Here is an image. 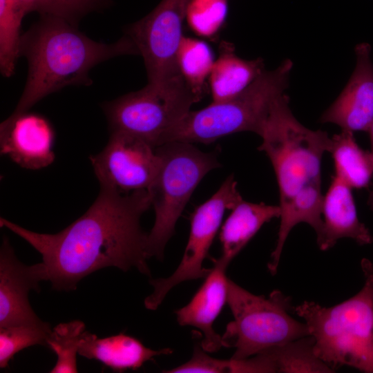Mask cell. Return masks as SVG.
<instances>
[{
	"mask_svg": "<svg viewBox=\"0 0 373 373\" xmlns=\"http://www.w3.org/2000/svg\"><path fill=\"white\" fill-rule=\"evenodd\" d=\"M293 62L285 59L265 70L238 95L198 111H190L165 136L171 142L210 144L233 133L251 131L260 135L275 101L285 93Z\"/></svg>",
	"mask_w": 373,
	"mask_h": 373,
	"instance_id": "cell-5",
	"label": "cell"
},
{
	"mask_svg": "<svg viewBox=\"0 0 373 373\" xmlns=\"http://www.w3.org/2000/svg\"><path fill=\"white\" fill-rule=\"evenodd\" d=\"M329 152L332 154L335 176L351 189L368 186L373 176V153L361 149L354 132L342 130L331 137Z\"/></svg>",
	"mask_w": 373,
	"mask_h": 373,
	"instance_id": "cell-20",
	"label": "cell"
},
{
	"mask_svg": "<svg viewBox=\"0 0 373 373\" xmlns=\"http://www.w3.org/2000/svg\"><path fill=\"white\" fill-rule=\"evenodd\" d=\"M160 165L147 190L155 211L154 224L146 238V256L162 260L175 224L194 190L211 170L220 166L215 153H205L191 143L171 142L156 148Z\"/></svg>",
	"mask_w": 373,
	"mask_h": 373,
	"instance_id": "cell-6",
	"label": "cell"
},
{
	"mask_svg": "<svg viewBox=\"0 0 373 373\" xmlns=\"http://www.w3.org/2000/svg\"><path fill=\"white\" fill-rule=\"evenodd\" d=\"M190 1L162 0L125 31L144 60L149 86L163 90L189 88L179 72L177 55Z\"/></svg>",
	"mask_w": 373,
	"mask_h": 373,
	"instance_id": "cell-9",
	"label": "cell"
},
{
	"mask_svg": "<svg viewBox=\"0 0 373 373\" xmlns=\"http://www.w3.org/2000/svg\"><path fill=\"white\" fill-rule=\"evenodd\" d=\"M85 324L82 321L61 323L52 328L47 338V346L57 355V362L51 373H76L78 354Z\"/></svg>",
	"mask_w": 373,
	"mask_h": 373,
	"instance_id": "cell-24",
	"label": "cell"
},
{
	"mask_svg": "<svg viewBox=\"0 0 373 373\" xmlns=\"http://www.w3.org/2000/svg\"><path fill=\"white\" fill-rule=\"evenodd\" d=\"M39 265H26L4 237L0 249V327L43 324L28 301L30 289L39 291Z\"/></svg>",
	"mask_w": 373,
	"mask_h": 373,
	"instance_id": "cell-13",
	"label": "cell"
},
{
	"mask_svg": "<svg viewBox=\"0 0 373 373\" xmlns=\"http://www.w3.org/2000/svg\"><path fill=\"white\" fill-rule=\"evenodd\" d=\"M285 93L274 103L260 135L258 150L269 159L277 180L280 222L272 254L281 256L285 242L298 224L305 222L316 237L323 229L321 161L331 137L303 126L293 115Z\"/></svg>",
	"mask_w": 373,
	"mask_h": 373,
	"instance_id": "cell-2",
	"label": "cell"
},
{
	"mask_svg": "<svg viewBox=\"0 0 373 373\" xmlns=\"http://www.w3.org/2000/svg\"><path fill=\"white\" fill-rule=\"evenodd\" d=\"M228 304L233 316L222 336V346L243 359L267 349L309 336L305 323L294 318L291 298L278 290L267 298L255 295L228 278Z\"/></svg>",
	"mask_w": 373,
	"mask_h": 373,
	"instance_id": "cell-7",
	"label": "cell"
},
{
	"mask_svg": "<svg viewBox=\"0 0 373 373\" xmlns=\"http://www.w3.org/2000/svg\"><path fill=\"white\" fill-rule=\"evenodd\" d=\"M27 13L21 0H0V66L6 77L13 74L19 57L20 26Z\"/></svg>",
	"mask_w": 373,
	"mask_h": 373,
	"instance_id": "cell-23",
	"label": "cell"
},
{
	"mask_svg": "<svg viewBox=\"0 0 373 373\" xmlns=\"http://www.w3.org/2000/svg\"><path fill=\"white\" fill-rule=\"evenodd\" d=\"M365 278L356 295L332 307L312 301L294 307L314 338L315 354L334 370L345 365L373 373V284Z\"/></svg>",
	"mask_w": 373,
	"mask_h": 373,
	"instance_id": "cell-4",
	"label": "cell"
},
{
	"mask_svg": "<svg viewBox=\"0 0 373 373\" xmlns=\"http://www.w3.org/2000/svg\"><path fill=\"white\" fill-rule=\"evenodd\" d=\"M50 325L44 322L37 325L0 327V367L5 368L14 356L23 349L35 345L47 346Z\"/></svg>",
	"mask_w": 373,
	"mask_h": 373,
	"instance_id": "cell-25",
	"label": "cell"
},
{
	"mask_svg": "<svg viewBox=\"0 0 373 373\" xmlns=\"http://www.w3.org/2000/svg\"><path fill=\"white\" fill-rule=\"evenodd\" d=\"M356 66L344 89L322 114L321 123L338 125L342 130L368 131L373 122V62L371 46L355 47Z\"/></svg>",
	"mask_w": 373,
	"mask_h": 373,
	"instance_id": "cell-12",
	"label": "cell"
},
{
	"mask_svg": "<svg viewBox=\"0 0 373 373\" xmlns=\"http://www.w3.org/2000/svg\"><path fill=\"white\" fill-rule=\"evenodd\" d=\"M171 353L170 348L154 350L146 347L137 338L123 333L99 338L88 331L82 335L78 351L79 355L99 361L118 372L136 370L156 356Z\"/></svg>",
	"mask_w": 373,
	"mask_h": 373,
	"instance_id": "cell-17",
	"label": "cell"
},
{
	"mask_svg": "<svg viewBox=\"0 0 373 373\" xmlns=\"http://www.w3.org/2000/svg\"><path fill=\"white\" fill-rule=\"evenodd\" d=\"M124 55H139L127 35L105 44L80 32L60 18L41 15L21 36L19 57L26 58L28 73L18 104L8 119L28 113L46 96L68 86H90V70L97 64Z\"/></svg>",
	"mask_w": 373,
	"mask_h": 373,
	"instance_id": "cell-3",
	"label": "cell"
},
{
	"mask_svg": "<svg viewBox=\"0 0 373 373\" xmlns=\"http://www.w3.org/2000/svg\"><path fill=\"white\" fill-rule=\"evenodd\" d=\"M242 200L233 175H229L218 191L195 208L191 216L189 237L177 269L167 278L150 281L153 292L144 300L145 307L155 310L169 291L178 284L205 278L211 269L203 267L213 239L220 227L224 214Z\"/></svg>",
	"mask_w": 373,
	"mask_h": 373,
	"instance_id": "cell-10",
	"label": "cell"
},
{
	"mask_svg": "<svg viewBox=\"0 0 373 373\" xmlns=\"http://www.w3.org/2000/svg\"><path fill=\"white\" fill-rule=\"evenodd\" d=\"M151 206L147 190L124 194L100 185L95 202L78 219L53 234L26 229L3 218L0 226L22 238L42 257L39 263L43 280L52 288L71 291L85 276L100 269L132 268L150 276L146 263L147 234L140 218Z\"/></svg>",
	"mask_w": 373,
	"mask_h": 373,
	"instance_id": "cell-1",
	"label": "cell"
},
{
	"mask_svg": "<svg viewBox=\"0 0 373 373\" xmlns=\"http://www.w3.org/2000/svg\"><path fill=\"white\" fill-rule=\"evenodd\" d=\"M370 140L371 152L373 153V122L372 123L368 131Z\"/></svg>",
	"mask_w": 373,
	"mask_h": 373,
	"instance_id": "cell-30",
	"label": "cell"
},
{
	"mask_svg": "<svg viewBox=\"0 0 373 373\" xmlns=\"http://www.w3.org/2000/svg\"><path fill=\"white\" fill-rule=\"evenodd\" d=\"M28 13L37 12L62 19L78 26L79 21L88 14L106 8L109 0H22Z\"/></svg>",
	"mask_w": 373,
	"mask_h": 373,
	"instance_id": "cell-26",
	"label": "cell"
},
{
	"mask_svg": "<svg viewBox=\"0 0 373 373\" xmlns=\"http://www.w3.org/2000/svg\"><path fill=\"white\" fill-rule=\"evenodd\" d=\"M227 0H191L186 19L191 29L204 37L215 35L224 23Z\"/></svg>",
	"mask_w": 373,
	"mask_h": 373,
	"instance_id": "cell-27",
	"label": "cell"
},
{
	"mask_svg": "<svg viewBox=\"0 0 373 373\" xmlns=\"http://www.w3.org/2000/svg\"><path fill=\"white\" fill-rule=\"evenodd\" d=\"M265 70L262 59H242L234 53L230 44H223L209 77L212 102L238 95Z\"/></svg>",
	"mask_w": 373,
	"mask_h": 373,
	"instance_id": "cell-19",
	"label": "cell"
},
{
	"mask_svg": "<svg viewBox=\"0 0 373 373\" xmlns=\"http://www.w3.org/2000/svg\"><path fill=\"white\" fill-rule=\"evenodd\" d=\"M54 130L44 117L26 113L0 126L1 155H7L23 168L37 170L55 160Z\"/></svg>",
	"mask_w": 373,
	"mask_h": 373,
	"instance_id": "cell-14",
	"label": "cell"
},
{
	"mask_svg": "<svg viewBox=\"0 0 373 373\" xmlns=\"http://www.w3.org/2000/svg\"><path fill=\"white\" fill-rule=\"evenodd\" d=\"M361 268L364 276L368 277L373 284V263L368 259L363 258L361 261Z\"/></svg>",
	"mask_w": 373,
	"mask_h": 373,
	"instance_id": "cell-28",
	"label": "cell"
},
{
	"mask_svg": "<svg viewBox=\"0 0 373 373\" xmlns=\"http://www.w3.org/2000/svg\"><path fill=\"white\" fill-rule=\"evenodd\" d=\"M90 160L100 185L123 193L148 190L160 165L156 147L138 137L119 132L111 133L106 146Z\"/></svg>",
	"mask_w": 373,
	"mask_h": 373,
	"instance_id": "cell-11",
	"label": "cell"
},
{
	"mask_svg": "<svg viewBox=\"0 0 373 373\" xmlns=\"http://www.w3.org/2000/svg\"><path fill=\"white\" fill-rule=\"evenodd\" d=\"M367 204L369 208L371 210H373V188H372V189L370 191V192L369 193Z\"/></svg>",
	"mask_w": 373,
	"mask_h": 373,
	"instance_id": "cell-29",
	"label": "cell"
},
{
	"mask_svg": "<svg viewBox=\"0 0 373 373\" xmlns=\"http://www.w3.org/2000/svg\"><path fill=\"white\" fill-rule=\"evenodd\" d=\"M351 190L348 185L334 175L323 197V229L317 237L320 249L327 250L344 238H351L361 245L372 242L373 237L370 230L358 218Z\"/></svg>",
	"mask_w": 373,
	"mask_h": 373,
	"instance_id": "cell-16",
	"label": "cell"
},
{
	"mask_svg": "<svg viewBox=\"0 0 373 373\" xmlns=\"http://www.w3.org/2000/svg\"><path fill=\"white\" fill-rule=\"evenodd\" d=\"M229 263L219 258L205 280L190 302L175 312L181 326H191L202 334L200 343L207 352H215L222 346V336L213 329V323L227 303V282L226 270Z\"/></svg>",
	"mask_w": 373,
	"mask_h": 373,
	"instance_id": "cell-15",
	"label": "cell"
},
{
	"mask_svg": "<svg viewBox=\"0 0 373 373\" xmlns=\"http://www.w3.org/2000/svg\"><path fill=\"white\" fill-rule=\"evenodd\" d=\"M280 215L279 206L249 202L242 199L231 209L221 228L220 258L230 263L264 224Z\"/></svg>",
	"mask_w": 373,
	"mask_h": 373,
	"instance_id": "cell-18",
	"label": "cell"
},
{
	"mask_svg": "<svg viewBox=\"0 0 373 373\" xmlns=\"http://www.w3.org/2000/svg\"><path fill=\"white\" fill-rule=\"evenodd\" d=\"M314 341L307 336L265 350L271 357L276 372L330 373L334 370L315 354Z\"/></svg>",
	"mask_w": 373,
	"mask_h": 373,
	"instance_id": "cell-22",
	"label": "cell"
},
{
	"mask_svg": "<svg viewBox=\"0 0 373 373\" xmlns=\"http://www.w3.org/2000/svg\"><path fill=\"white\" fill-rule=\"evenodd\" d=\"M200 101L190 90H163L146 84L142 89L104 103L111 133L130 134L155 147Z\"/></svg>",
	"mask_w": 373,
	"mask_h": 373,
	"instance_id": "cell-8",
	"label": "cell"
},
{
	"mask_svg": "<svg viewBox=\"0 0 373 373\" xmlns=\"http://www.w3.org/2000/svg\"><path fill=\"white\" fill-rule=\"evenodd\" d=\"M215 62L209 46L204 41L183 37L178 55L179 72L186 86L200 100L205 92V81Z\"/></svg>",
	"mask_w": 373,
	"mask_h": 373,
	"instance_id": "cell-21",
	"label": "cell"
}]
</instances>
